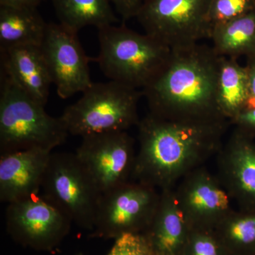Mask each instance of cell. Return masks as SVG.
Segmentation results:
<instances>
[{"instance_id": "obj_17", "label": "cell", "mask_w": 255, "mask_h": 255, "mask_svg": "<svg viewBox=\"0 0 255 255\" xmlns=\"http://www.w3.org/2000/svg\"><path fill=\"white\" fill-rule=\"evenodd\" d=\"M47 25L37 8L0 5V49L41 46Z\"/></svg>"}, {"instance_id": "obj_19", "label": "cell", "mask_w": 255, "mask_h": 255, "mask_svg": "<svg viewBox=\"0 0 255 255\" xmlns=\"http://www.w3.org/2000/svg\"><path fill=\"white\" fill-rule=\"evenodd\" d=\"M60 24L78 33L86 26L100 29L118 21L109 0H52Z\"/></svg>"}, {"instance_id": "obj_15", "label": "cell", "mask_w": 255, "mask_h": 255, "mask_svg": "<svg viewBox=\"0 0 255 255\" xmlns=\"http://www.w3.org/2000/svg\"><path fill=\"white\" fill-rule=\"evenodd\" d=\"M1 74L23 91L46 106L53 82L41 47L24 46L0 49Z\"/></svg>"}, {"instance_id": "obj_23", "label": "cell", "mask_w": 255, "mask_h": 255, "mask_svg": "<svg viewBox=\"0 0 255 255\" xmlns=\"http://www.w3.org/2000/svg\"><path fill=\"white\" fill-rule=\"evenodd\" d=\"M255 8V0H212L210 20L213 27L247 14Z\"/></svg>"}, {"instance_id": "obj_29", "label": "cell", "mask_w": 255, "mask_h": 255, "mask_svg": "<svg viewBox=\"0 0 255 255\" xmlns=\"http://www.w3.org/2000/svg\"><path fill=\"white\" fill-rule=\"evenodd\" d=\"M153 255V254H152V255Z\"/></svg>"}, {"instance_id": "obj_7", "label": "cell", "mask_w": 255, "mask_h": 255, "mask_svg": "<svg viewBox=\"0 0 255 255\" xmlns=\"http://www.w3.org/2000/svg\"><path fill=\"white\" fill-rule=\"evenodd\" d=\"M41 189L73 222L92 231L102 193L75 153L52 152Z\"/></svg>"}, {"instance_id": "obj_8", "label": "cell", "mask_w": 255, "mask_h": 255, "mask_svg": "<svg viewBox=\"0 0 255 255\" xmlns=\"http://www.w3.org/2000/svg\"><path fill=\"white\" fill-rule=\"evenodd\" d=\"M160 191L137 181H129L101 196L93 237L118 238L143 233L153 218Z\"/></svg>"}, {"instance_id": "obj_9", "label": "cell", "mask_w": 255, "mask_h": 255, "mask_svg": "<svg viewBox=\"0 0 255 255\" xmlns=\"http://www.w3.org/2000/svg\"><path fill=\"white\" fill-rule=\"evenodd\" d=\"M137 151L127 131L82 137L75 155L102 194L130 181Z\"/></svg>"}, {"instance_id": "obj_21", "label": "cell", "mask_w": 255, "mask_h": 255, "mask_svg": "<svg viewBox=\"0 0 255 255\" xmlns=\"http://www.w3.org/2000/svg\"><path fill=\"white\" fill-rule=\"evenodd\" d=\"M232 255H255V213L234 210L215 229Z\"/></svg>"}, {"instance_id": "obj_12", "label": "cell", "mask_w": 255, "mask_h": 255, "mask_svg": "<svg viewBox=\"0 0 255 255\" xmlns=\"http://www.w3.org/2000/svg\"><path fill=\"white\" fill-rule=\"evenodd\" d=\"M174 193L191 229L215 230L235 210L219 178L204 166L181 179Z\"/></svg>"}, {"instance_id": "obj_28", "label": "cell", "mask_w": 255, "mask_h": 255, "mask_svg": "<svg viewBox=\"0 0 255 255\" xmlns=\"http://www.w3.org/2000/svg\"><path fill=\"white\" fill-rule=\"evenodd\" d=\"M248 70V76H249L250 90H251V99L248 104V107H255V63Z\"/></svg>"}, {"instance_id": "obj_3", "label": "cell", "mask_w": 255, "mask_h": 255, "mask_svg": "<svg viewBox=\"0 0 255 255\" xmlns=\"http://www.w3.org/2000/svg\"><path fill=\"white\" fill-rule=\"evenodd\" d=\"M100 53L94 58L112 81L142 90L164 70L172 50L158 40L114 25L98 29Z\"/></svg>"}, {"instance_id": "obj_2", "label": "cell", "mask_w": 255, "mask_h": 255, "mask_svg": "<svg viewBox=\"0 0 255 255\" xmlns=\"http://www.w3.org/2000/svg\"><path fill=\"white\" fill-rule=\"evenodd\" d=\"M220 60L212 46L200 43L172 50L164 70L141 90L149 112L167 120H228L217 102Z\"/></svg>"}, {"instance_id": "obj_26", "label": "cell", "mask_w": 255, "mask_h": 255, "mask_svg": "<svg viewBox=\"0 0 255 255\" xmlns=\"http://www.w3.org/2000/svg\"><path fill=\"white\" fill-rule=\"evenodd\" d=\"M235 124L236 128L249 135L251 132H255V107H248L230 121Z\"/></svg>"}, {"instance_id": "obj_16", "label": "cell", "mask_w": 255, "mask_h": 255, "mask_svg": "<svg viewBox=\"0 0 255 255\" xmlns=\"http://www.w3.org/2000/svg\"><path fill=\"white\" fill-rule=\"evenodd\" d=\"M176 199L174 189L160 191L153 218L142 233L155 255H181L190 233Z\"/></svg>"}, {"instance_id": "obj_14", "label": "cell", "mask_w": 255, "mask_h": 255, "mask_svg": "<svg viewBox=\"0 0 255 255\" xmlns=\"http://www.w3.org/2000/svg\"><path fill=\"white\" fill-rule=\"evenodd\" d=\"M50 151L31 149L0 157V200L10 203L38 195L41 191Z\"/></svg>"}, {"instance_id": "obj_13", "label": "cell", "mask_w": 255, "mask_h": 255, "mask_svg": "<svg viewBox=\"0 0 255 255\" xmlns=\"http://www.w3.org/2000/svg\"><path fill=\"white\" fill-rule=\"evenodd\" d=\"M216 175L240 211L255 213V145L236 128L216 155Z\"/></svg>"}, {"instance_id": "obj_27", "label": "cell", "mask_w": 255, "mask_h": 255, "mask_svg": "<svg viewBox=\"0 0 255 255\" xmlns=\"http://www.w3.org/2000/svg\"><path fill=\"white\" fill-rule=\"evenodd\" d=\"M42 0H0V5L37 8Z\"/></svg>"}, {"instance_id": "obj_24", "label": "cell", "mask_w": 255, "mask_h": 255, "mask_svg": "<svg viewBox=\"0 0 255 255\" xmlns=\"http://www.w3.org/2000/svg\"><path fill=\"white\" fill-rule=\"evenodd\" d=\"M150 246L142 233H129L116 239L107 255H151Z\"/></svg>"}, {"instance_id": "obj_11", "label": "cell", "mask_w": 255, "mask_h": 255, "mask_svg": "<svg viewBox=\"0 0 255 255\" xmlns=\"http://www.w3.org/2000/svg\"><path fill=\"white\" fill-rule=\"evenodd\" d=\"M40 47L60 98L66 100L91 86L92 59L85 54L78 33L60 23H48Z\"/></svg>"}, {"instance_id": "obj_22", "label": "cell", "mask_w": 255, "mask_h": 255, "mask_svg": "<svg viewBox=\"0 0 255 255\" xmlns=\"http://www.w3.org/2000/svg\"><path fill=\"white\" fill-rule=\"evenodd\" d=\"M181 255H232L215 230L191 229Z\"/></svg>"}, {"instance_id": "obj_6", "label": "cell", "mask_w": 255, "mask_h": 255, "mask_svg": "<svg viewBox=\"0 0 255 255\" xmlns=\"http://www.w3.org/2000/svg\"><path fill=\"white\" fill-rule=\"evenodd\" d=\"M212 0H145L136 18L147 34L171 50L210 39Z\"/></svg>"}, {"instance_id": "obj_18", "label": "cell", "mask_w": 255, "mask_h": 255, "mask_svg": "<svg viewBox=\"0 0 255 255\" xmlns=\"http://www.w3.org/2000/svg\"><path fill=\"white\" fill-rule=\"evenodd\" d=\"M251 99L248 70L235 58L221 57L217 84V102L223 117L232 120L246 110Z\"/></svg>"}, {"instance_id": "obj_10", "label": "cell", "mask_w": 255, "mask_h": 255, "mask_svg": "<svg viewBox=\"0 0 255 255\" xmlns=\"http://www.w3.org/2000/svg\"><path fill=\"white\" fill-rule=\"evenodd\" d=\"M72 220L43 195H35L8 204V233L23 246L50 251L70 231Z\"/></svg>"}, {"instance_id": "obj_5", "label": "cell", "mask_w": 255, "mask_h": 255, "mask_svg": "<svg viewBox=\"0 0 255 255\" xmlns=\"http://www.w3.org/2000/svg\"><path fill=\"white\" fill-rule=\"evenodd\" d=\"M141 97V90L119 82H93L60 117L75 136L127 131L140 122L137 105Z\"/></svg>"}, {"instance_id": "obj_25", "label": "cell", "mask_w": 255, "mask_h": 255, "mask_svg": "<svg viewBox=\"0 0 255 255\" xmlns=\"http://www.w3.org/2000/svg\"><path fill=\"white\" fill-rule=\"evenodd\" d=\"M124 20L136 17L145 0H109Z\"/></svg>"}, {"instance_id": "obj_20", "label": "cell", "mask_w": 255, "mask_h": 255, "mask_svg": "<svg viewBox=\"0 0 255 255\" xmlns=\"http://www.w3.org/2000/svg\"><path fill=\"white\" fill-rule=\"evenodd\" d=\"M219 56L236 59L255 50V8L237 18L213 27L211 38Z\"/></svg>"}, {"instance_id": "obj_1", "label": "cell", "mask_w": 255, "mask_h": 255, "mask_svg": "<svg viewBox=\"0 0 255 255\" xmlns=\"http://www.w3.org/2000/svg\"><path fill=\"white\" fill-rule=\"evenodd\" d=\"M230 124L228 120H167L149 112L137 125L138 150L132 179L159 191L174 189L217 155Z\"/></svg>"}, {"instance_id": "obj_4", "label": "cell", "mask_w": 255, "mask_h": 255, "mask_svg": "<svg viewBox=\"0 0 255 255\" xmlns=\"http://www.w3.org/2000/svg\"><path fill=\"white\" fill-rule=\"evenodd\" d=\"M0 153L38 149L50 151L70 135L61 117L47 113L45 106L1 74Z\"/></svg>"}]
</instances>
